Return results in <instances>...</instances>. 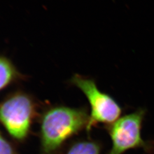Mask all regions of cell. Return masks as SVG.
<instances>
[{"mask_svg":"<svg viewBox=\"0 0 154 154\" xmlns=\"http://www.w3.org/2000/svg\"><path fill=\"white\" fill-rule=\"evenodd\" d=\"M0 154H16L11 143L0 132Z\"/></svg>","mask_w":154,"mask_h":154,"instance_id":"cell-7","label":"cell"},{"mask_svg":"<svg viewBox=\"0 0 154 154\" xmlns=\"http://www.w3.org/2000/svg\"><path fill=\"white\" fill-rule=\"evenodd\" d=\"M146 113V110L139 109L106 127L112 143L107 154H123L135 149H143L147 153L154 152L152 143L143 140L142 137Z\"/></svg>","mask_w":154,"mask_h":154,"instance_id":"cell-2","label":"cell"},{"mask_svg":"<svg viewBox=\"0 0 154 154\" xmlns=\"http://www.w3.org/2000/svg\"><path fill=\"white\" fill-rule=\"evenodd\" d=\"M102 144L93 139H84L75 142L64 154H101Z\"/></svg>","mask_w":154,"mask_h":154,"instance_id":"cell-6","label":"cell"},{"mask_svg":"<svg viewBox=\"0 0 154 154\" xmlns=\"http://www.w3.org/2000/svg\"><path fill=\"white\" fill-rule=\"evenodd\" d=\"M90 116L86 108L55 106L47 110L41 121L43 154H53L69 139L86 129Z\"/></svg>","mask_w":154,"mask_h":154,"instance_id":"cell-1","label":"cell"},{"mask_svg":"<svg viewBox=\"0 0 154 154\" xmlns=\"http://www.w3.org/2000/svg\"><path fill=\"white\" fill-rule=\"evenodd\" d=\"M70 83L79 88L88 99L90 113L88 131L99 124L109 126L121 116V106L109 94L101 91L94 79L76 74Z\"/></svg>","mask_w":154,"mask_h":154,"instance_id":"cell-4","label":"cell"},{"mask_svg":"<svg viewBox=\"0 0 154 154\" xmlns=\"http://www.w3.org/2000/svg\"><path fill=\"white\" fill-rule=\"evenodd\" d=\"M23 78L9 58L0 55V91Z\"/></svg>","mask_w":154,"mask_h":154,"instance_id":"cell-5","label":"cell"},{"mask_svg":"<svg viewBox=\"0 0 154 154\" xmlns=\"http://www.w3.org/2000/svg\"><path fill=\"white\" fill-rule=\"evenodd\" d=\"M35 114V103L25 93L12 94L0 102V122L17 140L22 141L28 137Z\"/></svg>","mask_w":154,"mask_h":154,"instance_id":"cell-3","label":"cell"}]
</instances>
